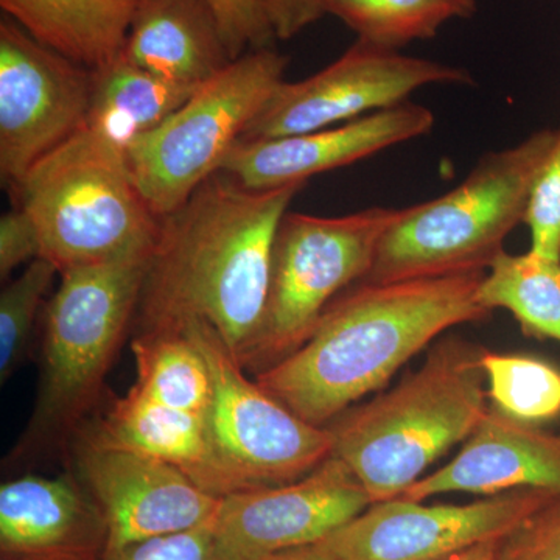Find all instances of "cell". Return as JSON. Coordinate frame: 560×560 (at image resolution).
<instances>
[{
  "mask_svg": "<svg viewBox=\"0 0 560 560\" xmlns=\"http://www.w3.org/2000/svg\"><path fill=\"white\" fill-rule=\"evenodd\" d=\"M481 307L511 312L526 337L560 345V260L528 250L500 254L477 293Z\"/></svg>",
  "mask_w": 560,
  "mask_h": 560,
  "instance_id": "22",
  "label": "cell"
},
{
  "mask_svg": "<svg viewBox=\"0 0 560 560\" xmlns=\"http://www.w3.org/2000/svg\"><path fill=\"white\" fill-rule=\"evenodd\" d=\"M556 132L536 131L517 145L490 151L456 189L400 209L361 282L488 271L503 253L508 235L525 223Z\"/></svg>",
  "mask_w": 560,
  "mask_h": 560,
  "instance_id": "4",
  "label": "cell"
},
{
  "mask_svg": "<svg viewBox=\"0 0 560 560\" xmlns=\"http://www.w3.org/2000/svg\"><path fill=\"white\" fill-rule=\"evenodd\" d=\"M57 267L46 257L33 260L0 293V382L5 385L28 357L33 326Z\"/></svg>",
  "mask_w": 560,
  "mask_h": 560,
  "instance_id": "26",
  "label": "cell"
},
{
  "mask_svg": "<svg viewBox=\"0 0 560 560\" xmlns=\"http://www.w3.org/2000/svg\"><path fill=\"white\" fill-rule=\"evenodd\" d=\"M94 73L0 21V179L20 191L40 161L86 121Z\"/></svg>",
  "mask_w": 560,
  "mask_h": 560,
  "instance_id": "10",
  "label": "cell"
},
{
  "mask_svg": "<svg viewBox=\"0 0 560 560\" xmlns=\"http://www.w3.org/2000/svg\"><path fill=\"white\" fill-rule=\"evenodd\" d=\"M2 560H7V559H2Z\"/></svg>",
  "mask_w": 560,
  "mask_h": 560,
  "instance_id": "36",
  "label": "cell"
},
{
  "mask_svg": "<svg viewBox=\"0 0 560 560\" xmlns=\"http://www.w3.org/2000/svg\"><path fill=\"white\" fill-rule=\"evenodd\" d=\"M132 390L175 410L210 418L213 382L209 364L184 330L145 331L132 341Z\"/></svg>",
  "mask_w": 560,
  "mask_h": 560,
  "instance_id": "23",
  "label": "cell"
},
{
  "mask_svg": "<svg viewBox=\"0 0 560 560\" xmlns=\"http://www.w3.org/2000/svg\"><path fill=\"white\" fill-rule=\"evenodd\" d=\"M400 209L370 208L341 217L287 212L272 248L264 319L238 357L260 374L311 338L342 291L366 278Z\"/></svg>",
  "mask_w": 560,
  "mask_h": 560,
  "instance_id": "7",
  "label": "cell"
},
{
  "mask_svg": "<svg viewBox=\"0 0 560 560\" xmlns=\"http://www.w3.org/2000/svg\"><path fill=\"white\" fill-rule=\"evenodd\" d=\"M541 489L560 497V433L488 410L463 451L447 466L423 475L401 499L423 501L441 493L499 495Z\"/></svg>",
  "mask_w": 560,
  "mask_h": 560,
  "instance_id": "17",
  "label": "cell"
},
{
  "mask_svg": "<svg viewBox=\"0 0 560 560\" xmlns=\"http://www.w3.org/2000/svg\"><path fill=\"white\" fill-rule=\"evenodd\" d=\"M81 486L108 526L106 555L212 521L219 497L173 464L114 444L92 430L77 448ZM103 556V558H105Z\"/></svg>",
  "mask_w": 560,
  "mask_h": 560,
  "instance_id": "14",
  "label": "cell"
},
{
  "mask_svg": "<svg viewBox=\"0 0 560 560\" xmlns=\"http://www.w3.org/2000/svg\"><path fill=\"white\" fill-rule=\"evenodd\" d=\"M482 370L493 408L537 425L560 416V371L547 361L523 355H500L486 350Z\"/></svg>",
  "mask_w": 560,
  "mask_h": 560,
  "instance_id": "25",
  "label": "cell"
},
{
  "mask_svg": "<svg viewBox=\"0 0 560 560\" xmlns=\"http://www.w3.org/2000/svg\"><path fill=\"white\" fill-rule=\"evenodd\" d=\"M550 517L555 518V521L560 522V501L558 503L552 504V506L547 510Z\"/></svg>",
  "mask_w": 560,
  "mask_h": 560,
  "instance_id": "35",
  "label": "cell"
},
{
  "mask_svg": "<svg viewBox=\"0 0 560 560\" xmlns=\"http://www.w3.org/2000/svg\"><path fill=\"white\" fill-rule=\"evenodd\" d=\"M179 330L189 335L209 364L210 436L232 493L300 480L330 458L329 427L305 422L250 381L219 331L205 320H190Z\"/></svg>",
  "mask_w": 560,
  "mask_h": 560,
  "instance_id": "9",
  "label": "cell"
},
{
  "mask_svg": "<svg viewBox=\"0 0 560 560\" xmlns=\"http://www.w3.org/2000/svg\"><path fill=\"white\" fill-rule=\"evenodd\" d=\"M486 350L442 340L418 371L331 427L334 453L372 503L393 500L453 445L469 440L488 412Z\"/></svg>",
  "mask_w": 560,
  "mask_h": 560,
  "instance_id": "3",
  "label": "cell"
},
{
  "mask_svg": "<svg viewBox=\"0 0 560 560\" xmlns=\"http://www.w3.org/2000/svg\"><path fill=\"white\" fill-rule=\"evenodd\" d=\"M287 66L289 58L271 47L248 51L131 147L132 178L154 215L167 217L221 171L250 121L285 81Z\"/></svg>",
  "mask_w": 560,
  "mask_h": 560,
  "instance_id": "8",
  "label": "cell"
},
{
  "mask_svg": "<svg viewBox=\"0 0 560 560\" xmlns=\"http://www.w3.org/2000/svg\"><path fill=\"white\" fill-rule=\"evenodd\" d=\"M504 539L482 541V544L475 545L469 550L460 551L447 560H500L501 545H503Z\"/></svg>",
  "mask_w": 560,
  "mask_h": 560,
  "instance_id": "33",
  "label": "cell"
},
{
  "mask_svg": "<svg viewBox=\"0 0 560 560\" xmlns=\"http://www.w3.org/2000/svg\"><path fill=\"white\" fill-rule=\"evenodd\" d=\"M302 187L253 190L220 171L161 219L140 293V334L205 320L238 359L260 329L276 234Z\"/></svg>",
  "mask_w": 560,
  "mask_h": 560,
  "instance_id": "1",
  "label": "cell"
},
{
  "mask_svg": "<svg viewBox=\"0 0 560 560\" xmlns=\"http://www.w3.org/2000/svg\"><path fill=\"white\" fill-rule=\"evenodd\" d=\"M558 501L541 489L433 506L397 497L372 503L316 545L335 560H447L482 541L511 536Z\"/></svg>",
  "mask_w": 560,
  "mask_h": 560,
  "instance_id": "11",
  "label": "cell"
},
{
  "mask_svg": "<svg viewBox=\"0 0 560 560\" xmlns=\"http://www.w3.org/2000/svg\"><path fill=\"white\" fill-rule=\"evenodd\" d=\"M142 0H0L7 18L69 60L95 70L124 50Z\"/></svg>",
  "mask_w": 560,
  "mask_h": 560,
  "instance_id": "20",
  "label": "cell"
},
{
  "mask_svg": "<svg viewBox=\"0 0 560 560\" xmlns=\"http://www.w3.org/2000/svg\"><path fill=\"white\" fill-rule=\"evenodd\" d=\"M525 224L530 250L560 260V130L530 195Z\"/></svg>",
  "mask_w": 560,
  "mask_h": 560,
  "instance_id": "27",
  "label": "cell"
},
{
  "mask_svg": "<svg viewBox=\"0 0 560 560\" xmlns=\"http://www.w3.org/2000/svg\"><path fill=\"white\" fill-rule=\"evenodd\" d=\"M121 55L184 86H201L234 61L208 0H142Z\"/></svg>",
  "mask_w": 560,
  "mask_h": 560,
  "instance_id": "18",
  "label": "cell"
},
{
  "mask_svg": "<svg viewBox=\"0 0 560 560\" xmlns=\"http://www.w3.org/2000/svg\"><path fill=\"white\" fill-rule=\"evenodd\" d=\"M108 526L73 477L25 475L0 488V551L7 560H103Z\"/></svg>",
  "mask_w": 560,
  "mask_h": 560,
  "instance_id": "16",
  "label": "cell"
},
{
  "mask_svg": "<svg viewBox=\"0 0 560 560\" xmlns=\"http://www.w3.org/2000/svg\"><path fill=\"white\" fill-rule=\"evenodd\" d=\"M103 560H223L217 547L212 521L195 528L136 541Z\"/></svg>",
  "mask_w": 560,
  "mask_h": 560,
  "instance_id": "28",
  "label": "cell"
},
{
  "mask_svg": "<svg viewBox=\"0 0 560 560\" xmlns=\"http://www.w3.org/2000/svg\"><path fill=\"white\" fill-rule=\"evenodd\" d=\"M485 275L357 283L331 302L300 349L256 382L305 422L326 427L383 388L438 335L488 318L477 298Z\"/></svg>",
  "mask_w": 560,
  "mask_h": 560,
  "instance_id": "2",
  "label": "cell"
},
{
  "mask_svg": "<svg viewBox=\"0 0 560 560\" xmlns=\"http://www.w3.org/2000/svg\"><path fill=\"white\" fill-rule=\"evenodd\" d=\"M151 254L60 275L47 305L38 401L21 453L57 445L97 404L138 313Z\"/></svg>",
  "mask_w": 560,
  "mask_h": 560,
  "instance_id": "6",
  "label": "cell"
},
{
  "mask_svg": "<svg viewBox=\"0 0 560 560\" xmlns=\"http://www.w3.org/2000/svg\"><path fill=\"white\" fill-rule=\"evenodd\" d=\"M475 11V0H330L329 7L359 39L389 50L433 38L445 22Z\"/></svg>",
  "mask_w": 560,
  "mask_h": 560,
  "instance_id": "24",
  "label": "cell"
},
{
  "mask_svg": "<svg viewBox=\"0 0 560 560\" xmlns=\"http://www.w3.org/2000/svg\"><path fill=\"white\" fill-rule=\"evenodd\" d=\"M276 39H291L329 14L330 0H259Z\"/></svg>",
  "mask_w": 560,
  "mask_h": 560,
  "instance_id": "32",
  "label": "cell"
},
{
  "mask_svg": "<svg viewBox=\"0 0 560 560\" xmlns=\"http://www.w3.org/2000/svg\"><path fill=\"white\" fill-rule=\"evenodd\" d=\"M547 510L503 540L500 560H560V522Z\"/></svg>",
  "mask_w": 560,
  "mask_h": 560,
  "instance_id": "31",
  "label": "cell"
},
{
  "mask_svg": "<svg viewBox=\"0 0 560 560\" xmlns=\"http://www.w3.org/2000/svg\"><path fill=\"white\" fill-rule=\"evenodd\" d=\"M433 110L404 102L360 119L283 138L238 140L221 171L253 190L305 186L320 175L427 135Z\"/></svg>",
  "mask_w": 560,
  "mask_h": 560,
  "instance_id": "15",
  "label": "cell"
},
{
  "mask_svg": "<svg viewBox=\"0 0 560 560\" xmlns=\"http://www.w3.org/2000/svg\"><path fill=\"white\" fill-rule=\"evenodd\" d=\"M92 94L81 130L120 153L156 130L200 86H184L154 75L124 55L92 70Z\"/></svg>",
  "mask_w": 560,
  "mask_h": 560,
  "instance_id": "21",
  "label": "cell"
},
{
  "mask_svg": "<svg viewBox=\"0 0 560 560\" xmlns=\"http://www.w3.org/2000/svg\"><path fill=\"white\" fill-rule=\"evenodd\" d=\"M43 257V243L35 221L22 206L0 219V278L9 279L16 268Z\"/></svg>",
  "mask_w": 560,
  "mask_h": 560,
  "instance_id": "30",
  "label": "cell"
},
{
  "mask_svg": "<svg viewBox=\"0 0 560 560\" xmlns=\"http://www.w3.org/2000/svg\"><path fill=\"white\" fill-rule=\"evenodd\" d=\"M371 504L352 470L331 455L300 480L223 497L213 517L217 547L223 560H265L318 544Z\"/></svg>",
  "mask_w": 560,
  "mask_h": 560,
  "instance_id": "13",
  "label": "cell"
},
{
  "mask_svg": "<svg viewBox=\"0 0 560 560\" xmlns=\"http://www.w3.org/2000/svg\"><path fill=\"white\" fill-rule=\"evenodd\" d=\"M95 431L114 444L173 464L210 495L223 499L232 493L217 458L209 418L175 410L130 389L114 401Z\"/></svg>",
  "mask_w": 560,
  "mask_h": 560,
  "instance_id": "19",
  "label": "cell"
},
{
  "mask_svg": "<svg viewBox=\"0 0 560 560\" xmlns=\"http://www.w3.org/2000/svg\"><path fill=\"white\" fill-rule=\"evenodd\" d=\"M16 195L60 275L153 253L160 235L127 154L84 130L40 161Z\"/></svg>",
  "mask_w": 560,
  "mask_h": 560,
  "instance_id": "5",
  "label": "cell"
},
{
  "mask_svg": "<svg viewBox=\"0 0 560 560\" xmlns=\"http://www.w3.org/2000/svg\"><path fill=\"white\" fill-rule=\"evenodd\" d=\"M469 84L467 70L407 57L357 40L337 61L308 79L283 81L241 140L323 130L407 102L429 84Z\"/></svg>",
  "mask_w": 560,
  "mask_h": 560,
  "instance_id": "12",
  "label": "cell"
},
{
  "mask_svg": "<svg viewBox=\"0 0 560 560\" xmlns=\"http://www.w3.org/2000/svg\"><path fill=\"white\" fill-rule=\"evenodd\" d=\"M268 560H335L326 551L320 550L318 545H308V547L294 548V550L279 552L271 556Z\"/></svg>",
  "mask_w": 560,
  "mask_h": 560,
  "instance_id": "34",
  "label": "cell"
},
{
  "mask_svg": "<svg viewBox=\"0 0 560 560\" xmlns=\"http://www.w3.org/2000/svg\"><path fill=\"white\" fill-rule=\"evenodd\" d=\"M219 18L228 49L234 60L250 50L268 49L276 39L259 0H208Z\"/></svg>",
  "mask_w": 560,
  "mask_h": 560,
  "instance_id": "29",
  "label": "cell"
}]
</instances>
